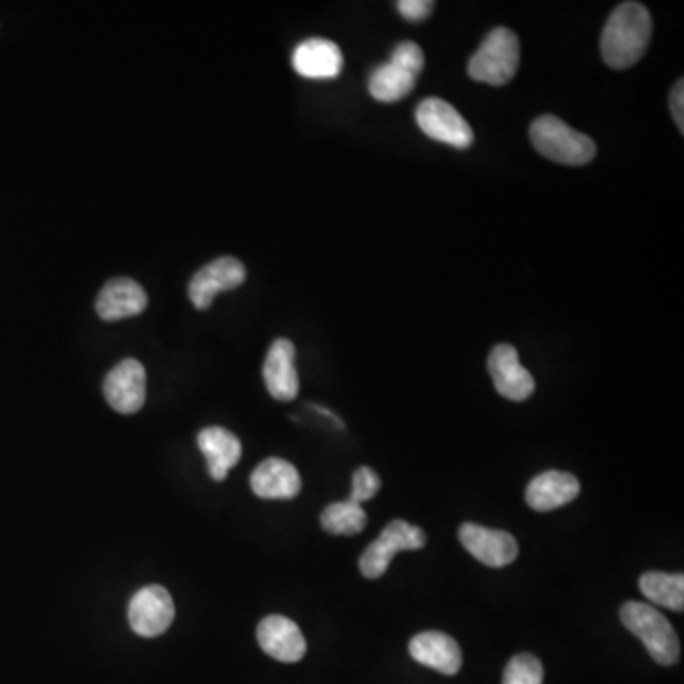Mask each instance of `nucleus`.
<instances>
[{
    "label": "nucleus",
    "instance_id": "obj_1",
    "mask_svg": "<svg viewBox=\"0 0 684 684\" xmlns=\"http://www.w3.org/2000/svg\"><path fill=\"white\" fill-rule=\"evenodd\" d=\"M651 12L638 2L614 8L601 34V56L612 69L635 66L651 44Z\"/></svg>",
    "mask_w": 684,
    "mask_h": 684
},
{
    "label": "nucleus",
    "instance_id": "obj_2",
    "mask_svg": "<svg viewBox=\"0 0 684 684\" xmlns=\"http://www.w3.org/2000/svg\"><path fill=\"white\" fill-rule=\"evenodd\" d=\"M620 620L627 632L643 641L652 660L660 665L677 664L681 643L672 622L656 606L641 601H627L620 608Z\"/></svg>",
    "mask_w": 684,
    "mask_h": 684
},
{
    "label": "nucleus",
    "instance_id": "obj_3",
    "mask_svg": "<svg viewBox=\"0 0 684 684\" xmlns=\"http://www.w3.org/2000/svg\"><path fill=\"white\" fill-rule=\"evenodd\" d=\"M529 135L534 149L557 164L586 165L597 154V145L590 135L576 132L553 114L534 120Z\"/></svg>",
    "mask_w": 684,
    "mask_h": 684
},
{
    "label": "nucleus",
    "instance_id": "obj_4",
    "mask_svg": "<svg viewBox=\"0 0 684 684\" xmlns=\"http://www.w3.org/2000/svg\"><path fill=\"white\" fill-rule=\"evenodd\" d=\"M520 60L517 34L506 27H496L481 42L480 50L472 56L467 63V74L475 82L504 86L517 73Z\"/></svg>",
    "mask_w": 684,
    "mask_h": 684
},
{
    "label": "nucleus",
    "instance_id": "obj_5",
    "mask_svg": "<svg viewBox=\"0 0 684 684\" xmlns=\"http://www.w3.org/2000/svg\"><path fill=\"white\" fill-rule=\"evenodd\" d=\"M426 542V534L421 526L411 525L403 520L392 521L382 529L381 536L362 553L360 571L365 579H381L389 571L395 553L422 550Z\"/></svg>",
    "mask_w": 684,
    "mask_h": 684
},
{
    "label": "nucleus",
    "instance_id": "obj_6",
    "mask_svg": "<svg viewBox=\"0 0 684 684\" xmlns=\"http://www.w3.org/2000/svg\"><path fill=\"white\" fill-rule=\"evenodd\" d=\"M416 124L428 138L454 149H467L474 143V130L461 112L445 99L426 98L416 107Z\"/></svg>",
    "mask_w": 684,
    "mask_h": 684
},
{
    "label": "nucleus",
    "instance_id": "obj_7",
    "mask_svg": "<svg viewBox=\"0 0 684 684\" xmlns=\"http://www.w3.org/2000/svg\"><path fill=\"white\" fill-rule=\"evenodd\" d=\"M175 618V605L164 586L141 587L128 606V622L139 637H159L170 630Z\"/></svg>",
    "mask_w": 684,
    "mask_h": 684
},
{
    "label": "nucleus",
    "instance_id": "obj_8",
    "mask_svg": "<svg viewBox=\"0 0 684 684\" xmlns=\"http://www.w3.org/2000/svg\"><path fill=\"white\" fill-rule=\"evenodd\" d=\"M245 266L237 256H219L198 270L189 285V299L194 309H210L221 291L237 290L245 282Z\"/></svg>",
    "mask_w": 684,
    "mask_h": 684
},
{
    "label": "nucleus",
    "instance_id": "obj_9",
    "mask_svg": "<svg viewBox=\"0 0 684 684\" xmlns=\"http://www.w3.org/2000/svg\"><path fill=\"white\" fill-rule=\"evenodd\" d=\"M103 394L117 413L133 415L145 405L147 373L143 363L125 358L109 371L103 382Z\"/></svg>",
    "mask_w": 684,
    "mask_h": 684
},
{
    "label": "nucleus",
    "instance_id": "obj_10",
    "mask_svg": "<svg viewBox=\"0 0 684 684\" xmlns=\"http://www.w3.org/2000/svg\"><path fill=\"white\" fill-rule=\"evenodd\" d=\"M459 539L462 547L474 560L493 569L512 565L520 553L517 540L513 539L512 534L475 523H464L459 531Z\"/></svg>",
    "mask_w": 684,
    "mask_h": 684
},
{
    "label": "nucleus",
    "instance_id": "obj_11",
    "mask_svg": "<svg viewBox=\"0 0 684 684\" xmlns=\"http://www.w3.org/2000/svg\"><path fill=\"white\" fill-rule=\"evenodd\" d=\"M489 375L496 392L510 402H525L534 394L536 382L520 362L512 344H496L489 354Z\"/></svg>",
    "mask_w": 684,
    "mask_h": 684
},
{
    "label": "nucleus",
    "instance_id": "obj_12",
    "mask_svg": "<svg viewBox=\"0 0 684 684\" xmlns=\"http://www.w3.org/2000/svg\"><path fill=\"white\" fill-rule=\"evenodd\" d=\"M256 641L264 654L283 664L301 662L306 654V641L301 627L282 614H270L259 622Z\"/></svg>",
    "mask_w": 684,
    "mask_h": 684
},
{
    "label": "nucleus",
    "instance_id": "obj_13",
    "mask_svg": "<svg viewBox=\"0 0 684 684\" xmlns=\"http://www.w3.org/2000/svg\"><path fill=\"white\" fill-rule=\"evenodd\" d=\"M263 379L269 394L278 402H293L299 395L295 344L290 339H276L272 342L264 360Z\"/></svg>",
    "mask_w": 684,
    "mask_h": 684
},
{
    "label": "nucleus",
    "instance_id": "obj_14",
    "mask_svg": "<svg viewBox=\"0 0 684 684\" xmlns=\"http://www.w3.org/2000/svg\"><path fill=\"white\" fill-rule=\"evenodd\" d=\"M149 304L147 291L132 278H114L103 285L95 301V312L105 322L139 316Z\"/></svg>",
    "mask_w": 684,
    "mask_h": 684
},
{
    "label": "nucleus",
    "instance_id": "obj_15",
    "mask_svg": "<svg viewBox=\"0 0 684 684\" xmlns=\"http://www.w3.org/2000/svg\"><path fill=\"white\" fill-rule=\"evenodd\" d=\"M251 491L264 501H291L301 493V475L291 462L283 459H266L253 470Z\"/></svg>",
    "mask_w": 684,
    "mask_h": 684
},
{
    "label": "nucleus",
    "instance_id": "obj_16",
    "mask_svg": "<svg viewBox=\"0 0 684 684\" xmlns=\"http://www.w3.org/2000/svg\"><path fill=\"white\" fill-rule=\"evenodd\" d=\"M409 654L419 664L443 675H456L462 667V652L459 643L447 633L422 632L411 638Z\"/></svg>",
    "mask_w": 684,
    "mask_h": 684
},
{
    "label": "nucleus",
    "instance_id": "obj_17",
    "mask_svg": "<svg viewBox=\"0 0 684 684\" xmlns=\"http://www.w3.org/2000/svg\"><path fill=\"white\" fill-rule=\"evenodd\" d=\"M295 73L304 79H336L342 71L341 48L328 39H309L301 42L291 58Z\"/></svg>",
    "mask_w": 684,
    "mask_h": 684
},
{
    "label": "nucleus",
    "instance_id": "obj_18",
    "mask_svg": "<svg viewBox=\"0 0 684 684\" xmlns=\"http://www.w3.org/2000/svg\"><path fill=\"white\" fill-rule=\"evenodd\" d=\"M580 494V481L569 472L550 470L536 475L525 491V501L534 512H553L566 506Z\"/></svg>",
    "mask_w": 684,
    "mask_h": 684
},
{
    "label": "nucleus",
    "instance_id": "obj_19",
    "mask_svg": "<svg viewBox=\"0 0 684 684\" xmlns=\"http://www.w3.org/2000/svg\"><path fill=\"white\" fill-rule=\"evenodd\" d=\"M198 447L208 461V472L213 481H224L242 459V443L221 426L204 428L198 434Z\"/></svg>",
    "mask_w": 684,
    "mask_h": 684
},
{
    "label": "nucleus",
    "instance_id": "obj_20",
    "mask_svg": "<svg viewBox=\"0 0 684 684\" xmlns=\"http://www.w3.org/2000/svg\"><path fill=\"white\" fill-rule=\"evenodd\" d=\"M416 79V74L389 61L376 67L369 77V93L381 103H395L415 90Z\"/></svg>",
    "mask_w": 684,
    "mask_h": 684
},
{
    "label": "nucleus",
    "instance_id": "obj_21",
    "mask_svg": "<svg viewBox=\"0 0 684 684\" xmlns=\"http://www.w3.org/2000/svg\"><path fill=\"white\" fill-rule=\"evenodd\" d=\"M638 587L651 603L670 611H684L683 574H665L658 571L645 573L638 580Z\"/></svg>",
    "mask_w": 684,
    "mask_h": 684
},
{
    "label": "nucleus",
    "instance_id": "obj_22",
    "mask_svg": "<svg viewBox=\"0 0 684 684\" xmlns=\"http://www.w3.org/2000/svg\"><path fill=\"white\" fill-rule=\"evenodd\" d=\"M322 529L325 533L336 534V536H352L362 533L368 526V513L362 504L344 501L330 504L322 512Z\"/></svg>",
    "mask_w": 684,
    "mask_h": 684
},
{
    "label": "nucleus",
    "instance_id": "obj_23",
    "mask_svg": "<svg viewBox=\"0 0 684 684\" xmlns=\"http://www.w3.org/2000/svg\"><path fill=\"white\" fill-rule=\"evenodd\" d=\"M544 683V667L533 654H517L507 662L502 684H542Z\"/></svg>",
    "mask_w": 684,
    "mask_h": 684
},
{
    "label": "nucleus",
    "instance_id": "obj_24",
    "mask_svg": "<svg viewBox=\"0 0 684 684\" xmlns=\"http://www.w3.org/2000/svg\"><path fill=\"white\" fill-rule=\"evenodd\" d=\"M381 477L375 470L369 466L358 467L352 477V493H350L349 501L354 504L371 501L381 491Z\"/></svg>",
    "mask_w": 684,
    "mask_h": 684
},
{
    "label": "nucleus",
    "instance_id": "obj_25",
    "mask_svg": "<svg viewBox=\"0 0 684 684\" xmlns=\"http://www.w3.org/2000/svg\"><path fill=\"white\" fill-rule=\"evenodd\" d=\"M390 61L395 63V66L403 67L409 73L416 74V77H421L422 69H424V53H422V48L415 44V42L398 44L394 48V52H392Z\"/></svg>",
    "mask_w": 684,
    "mask_h": 684
},
{
    "label": "nucleus",
    "instance_id": "obj_26",
    "mask_svg": "<svg viewBox=\"0 0 684 684\" xmlns=\"http://www.w3.org/2000/svg\"><path fill=\"white\" fill-rule=\"evenodd\" d=\"M434 2L430 0H400L398 12L411 23H421L430 18V13L434 12Z\"/></svg>",
    "mask_w": 684,
    "mask_h": 684
},
{
    "label": "nucleus",
    "instance_id": "obj_27",
    "mask_svg": "<svg viewBox=\"0 0 684 684\" xmlns=\"http://www.w3.org/2000/svg\"><path fill=\"white\" fill-rule=\"evenodd\" d=\"M684 82L678 80L677 84L673 86L672 99H670V105H672L673 120L678 125L681 133H684Z\"/></svg>",
    "mask_w": 684,
    "mask_h": 684
}]
</instances>
